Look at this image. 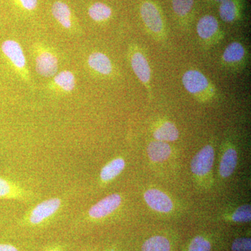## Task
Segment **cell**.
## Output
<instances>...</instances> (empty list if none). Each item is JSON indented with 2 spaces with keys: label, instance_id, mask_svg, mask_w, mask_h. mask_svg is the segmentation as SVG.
I'll return each mask as SVG.
<instances>
[{
  "label": "cell",
  "instance_id": "3957f363",
  "mask_svg": "<svg viewBox=\"0 0 251 251\" xmlns=\"http://www.w3.org/2000/svg\"><path fill=\"white\" fill-rule=\"evenodd\" d=\"M215 150L210 144L203 147L192 158L191 171L198 183L207 182L212 177Z\"/></svg>",
  "mask_w": 251,
  "mask_h": 251
},
{
  "label": "cell",
  "instance_id": "4fadbf2b",
  "mask_svg": "<svg viewBox=\"0 0 251 251\" xmlns=\"http://www.w3.org/2000/svg\"><path fill=\"white\" fill-rule=\"evenodd\" d=\"M173 153V147L166 142L153 140L147 146L148 158L153 163H163L168 161Z\"/></svg>",
  "mask_w": 251,
  "mask_h": 251
},
{
  "label": "cell",
  "instance_id": "83f0119b",
  "mask_svg": "<svg viewBox=\"0 0 251 251\" xmlns=\"http://www.w3.org/2000/svg\"><path fill=\"white\" fill-rule=\"evenodd\" d=\"M0 251H19V250L12 244H0Z\"/></svg>",
  "mask_w": 251,
  "mask_h": 251
},
{
  "label": "cell",
  "instance_id": "5bb4252c",
  "mask_svg": "<svg viewBox=\"0 0 251 251\" xmlns=\"http://www.w3.org/2000/svg\"><path fill=\"white\" fill-rule=\"evenodd\" d=\"M126 168V161L122 157H117L108 162L100 170L99 179L102 184H108L120 175Z\"/></svg>",
  "mask_w": 251,
  "mask_h": 251
},
{
  "label": "cell",
  "instance_id": "e0dca14e",
  "mask_svg": "<svg viewBox=\"0 0 251 251\" xmlns=\"http://www.w3.org/2000/svg\"><path fill=\"white\" fill-rule=\"evenodd\" d=\"M3 52L11 61V62L19 69H23L26 64L25 57L22 48L16 41L7 40L3 43Z\"/></svg>",
  "mask_w": 251,
  "mask_h": 251
},
{
  "label": "cell",
  "instance_id": "6da1fadb",
  "mask_svg": "<svg viewBox=\"0 0 251 251\" xmlns=\"http://www.w3.org/2000/svg\"><path fill=\"white\" fill-rule=\"evenodd\" d=\"M182 84L188 93L199 103H209L217 95L215 85L201 71L196 69H191L184 73Z\"/></svg>",
  "mask_w": 251,
  "mask_h": 251
},
{
  "label": "cell",
  "instance_id": "d4e9b609",
  "mask_svg": "<svg viewBox=\"0 0 251 251\" xmlns=\"http://www.w3.org/2000/svg\"><path fill=\"white\" fill-rule=\"evenodd\" d=\"M211 244L209 240L202 236L193 238L188 246V251H211Z\"/></svg>",
  "mask_w": 251,
  "mask_h": 251
},
{
  "label": "cell",
  "instance_id": "8fae6325",
  "mask_svg": "<svg viewBox=\"0 0 251 251\" xmlns=\"http://www.w3.org/2000/svg\"><path fill=\"white\" fill-rule=\"evenodd\" d=\"M151 132L154 140L166 143L176 141L179 137V130L176 126L164 117L158 119L153 122Z\"/></svg>",
  "mask_w": 251,
  "mask_h": 251
},
{
  "label": "cell",
  "instance_id": "8992f818",
  "mask_svg": "<svg viewBox=\"0 0 251 251\" xmlns=\"http://www.w3.org/2000/svg\"><path fill=\"white\" fill-rule=\"evenodd\" d=\"M197 33L201 40L208 46L216 45L224 39V32L214 16L206 15L198 21Z\"/></svg>",
  "mask_w": 251,
  "mask_h": 251
},
{
  "label": "cell",
  "instance_id": "ac0fdd59",
  "mask_svg": "<svg viewBox=\"0 0 251 251\" xmlns=\"http://www.w3.org/2000/svg\"><path fill=\"white\" fill-rule=\"evenodd\" d=\"M52 16L66 29H70L72 26V12L70 7L64 1L57 0L54 1L51 8Z\"/></svg>",
  "mask_w": 251,
  "mask_h": 251
},
{
  "label": "cell",
  "instance_id": "cb8c5ba5",
  "mask_svg": "<svg viewBox=\"0 0 251 251\" xmlns=\"http://www.w3.org/2000/svg\"><path fill=\"white\" fill-rule=\"evenodd\" d=\"M194 0H173L175 14L180 18L187 17L192 11Z\"/></svg>",
  "mask_w": 251,
  "mask_h": 251
},
{
  "label": "cell",
  "instance_id": "9a60e30c",
  "mask_svg": "<svg viewBox=\"0 0 251 251\" xmlns=\"http://www.w3.org/2000/svg\"><path fill=\"white\" fill-rule=\"evenodd\" d=\"M58 69V62L55 57L49 52H44L36 58V70L39 75L49 77L53 76Z\"/></svg>",
  "mask_w": 251,
  "mask_h": 251
},
{
  "label": "cell",
  "instance_id": "44dd1931",
  "mask_svg": "<svg viewBox=\"0 0 251 251\" xmlns=\"http://www.w3.org/2000/svg\"><path fill=\"white\" fill-rule=\"evenodd\" d=\"M88 14L96 22H103L111 17L112 9L104 3L96 2L89 8Z\"/></svg>",
  "mask_w": 251,
  "mask_h": 251
},
{
  "label": "cell",
  "instance_id": "ffe728a7",
  "mask_svg": "<svg viewBox=\"0 0 251 251\" xmlns=\"http://www.w3.org/2000/svg\"><path fill=\"white\" fill-rule=\"evenodd\" d=\"M171 249L169 239L161 235L149 238L142 246V251H171Z\"/></svg>",
  "mask_w": 251,
  "mask_h": 251
},
{
  "label": "cell",
  "instance_id": "5b68a950",
  "mask_svg": "<svg viewBox=\"0 0 251 251\" xmlns=\"http://www.w3.org/2000/svg\"><path fill=\"white\" fill-rule=\"evenodd\" d=\"M130 66L138 80L148 91L149 95L151 94V70L146 54L142 48L133 44L129 50Z\"/></svg>",
  "mask_w": 251,
  "mask_h": 251
},
{
  "label": "cell",
  "instance_id": "4316f807",
  "mask_svg": "<svg viewBox=\"0 0 251 251\" xmlns=\"http://www.w3.org/2000/svg\"><path fill=\"white\" fill-rule=\"evenodd\" d=\"M21 7L26 11H31L36 9L38 0H17Z\"/></svg>",
  "mask_w": 251,
  "mask_h": 251
},
{
  "label": "cell",
  "instance_id": "277c9868",
  "mask_svg": "<svg viewBox=\"0 0 251 251\" xmlns=\"http://www.w3.org/2000/svg\"><path fill=\"white\" fill-rule=\"evenodd\" d=\"M63 200L60 198H52L36 204L24 217V222L30 226H40L52 219L60 210Z\"/></svg>",
  "mask_w": 251,
  "mask_h": 251
},
{
  "label": "cell",
  "instance_id": "9c48e42d",
  "mask_svg": "<svg viewBox=\"0 0 251 251\" xmlns=\"http://www.w3.org/2000/svg\"><path fill=\"white\" fill-rule=\"evenodd\" d=\"M145 202L150 209L160 214H171L174 211L175 204L173 199L166 193L158 188L147 190L143 194Z\"/></svg>",
  "mask_w": 251,
  "mask_h": 251
},
{
  "label": "cell",
  "instance_id": "52a82bcc",
  "mask_svg": "<svg viewBox=\"0 0 251 251\" xmlns=\"http://www.w3.org/2000/svg\"><path fill=\"white\" fill-rule=\"evenodd\" d=\"M123 198L120 193H112L91 206L87 211V218L92 221H99L108 218L120 209Z\"/></svg>",
  "mask_w": 251,
  "mask_h": 251
},
{
  "label": "cell",
  "instance_id": "d6986e66",
  "mask_svg": "<svg viewBox=\"0 0 251 251\" xmlns=\"http://www.w3.org/2000/svg\"><path fill=\"white\" fill-rule=\"evenodd\" d=\"M88 64L95 72L104 75H108L112 72V64L110 58L104 53L95 52L91 54Z\"/></svg>",
  "mask_w": 251,
  "mask_h": 251
},
{
  "label": "cell",
  "instance_id": "ba28073f",
  "mask_svg": "<svg viewBox=\"0 0 251 251\" xmlns=\"http://www.w3.org/2000/svg\"><path fill=\"white\" fill-rule=\"evenodd\" d=\"M221 61V65L229 70H240L247 63V50L242 43L234 41L224 50Z\"/></svg>",
  "mask_w": 251,
  "mask_h": 251
},
{
  "label": "cell",
  "instance_id": "f1b7e54d",
  "mask_svg": "<svg viewBox=\"0 0 251 251\" xmlns=\"http://www.w3.org/2000/svg\"><path fill=\"white\" fill-rule=\"evenodd\" d=\"M64 251L62 248L59 247H57V246H55V247H51L49 248H47L45 251Z\"/></svg>",
  "mask_w": 251,
  "mask_h": 251
},
{
  "label": "cell",
  "instance_id": "484cf974",
  "mask_svg": "<svg viewBox=\"0 0 251 251\" xmlns=\"http://www.w3.org/2000/svg\"><path fill=\"white\" fill-rule=\"evenodd\" d=\"M231 249L232 251H251V238L240 237L234 239V242H232Z\"/></svg>",
  "mask_w": 251,
  "mask_h": 251
},
{
  "label": "cell",
  "instance_id": "7a4b0ae2",
  "mask_svg": "<svg viewBox=\"0 0 251 251\" xmlns=\"http://www.w3.org/2000/svg\"><path fill=\"white\" fill-rule=\"evenodd\" d=\"M140 15L145 27L155 41L164 42L168 39V30L158 6L151 1H144L140 6Z\"/></svg>",
  "mask_w": 251,
  "mask_h": 251
},
{
  "label": "cell",
  "instance_id": "603a6c76",
  "mask_svg": "<svg viewBox=\"0 0 251 251\" xmlns=\"http://www.w3.org/2000/svg\"><path fill=\"white\" fill-rule=\"evenodd\" d=\"M54 82L66 92H71L75 88V79L72 72L64 71L57 74Z\"/></svg>",
  "mask_w": 251,
  "mask_h": 251
},
{
  "label": "cell",
  "instance_id": "f546056e",
  "mask_svg": "<svg viewBox=\"0 0 251 251\" xmlns=\"http://www.w3.org/2000/svg\"><path fill=\"white\" fill-rule=\"evenodd\" d=\"M213 1H216V2L222 3L226 0H213Z\"/></svg>",
  "mask_w": 251,
  "mask_h": 251
},
{
  "label": "cell",
  "instance_id": "30bf717a",
  "mask_svg": "<svg viewBox=\"0 0 251 251\" xmlns=\"http://www.w3.org/2000/svg\"><path fill=\"white\" fill-rule=\"evenodd\" d=\"M238 164V151L235 145L230 140L225 142L220 159L219 173L223 179L232 176Z\"/></svg>",
  "mask_w": 251,
  "mask_h": 251
},
{
  "label": "cell",
  "instance_id": "7c38bea8",
  "mask_svg": "<svg viewBox=\"0 0 251 251\" xmlns=\"http://www.w3.org/2000/svg\"><path fill=\"white\" fill-rule=\"evenodd\" d=\"M30 198L29 193L20 185L0 176V199L27 201Z\"/></svg>",
  "mask_w": 251,
  "mask_h": 251
},
{
  "label": "cell",
  "instance_id": "7402d4cb",
  "mask_svg": "<svg viewBox=\"0 0 251 251\" xmlns=\"http://www.w3.org/2000/svg\"><path fill=\"white\" fill-rule=\"evenodd\" d=\"M228 219L231 221L239 224H247L251 220V207L250 204H245L238 206L234 209L231 214H229Z\"/></svg>",
  "mask_w": 251,
  "mask_h": 251
},
{
  "label": "cell",
  "instance_id": "2e32d148",
  "mask_svg": "<svg viewBox=\"0 0 251 251\" xmlns=\"http://www.w3.org/2000/svg\"><path fill=\"white\" fill-rule=\"evenodd\" d=\"M242 0H226L221 3L219 14L225 23H232L241 17Z\"/></svg>",
  "mask_w": 251,
  "mask_h": 251
}]
</instances>
